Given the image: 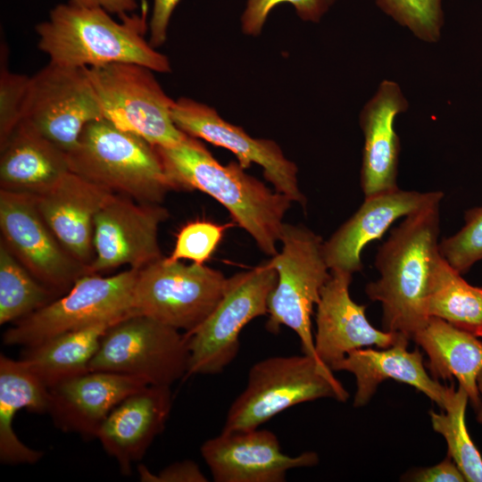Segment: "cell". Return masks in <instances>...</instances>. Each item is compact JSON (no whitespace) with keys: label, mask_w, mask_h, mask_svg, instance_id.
<instances>
[{"label":"cell","mask_w":482,"mask_h":482,"mask_svg":"<svg viewBox=\"0 0 482 482\" xmlns=\"http://www.w3.org/2000/svg\"><path fill=\"white\" fill-rule=\"evenodd\" d=\"M155 148L172 190L211 195L263 253H278L283 219L293 203L287 195L245 173L238 162L222 165L198 138L185 135L176 145Z\"/></svg>","instance_id":"6da1fadb"},{"label":"cell","mask_w":482,"mask_h":482,"mask_svg":"<svg viewBox=\"0 0 482 482\" xmlns=\"http://www.w3.org/2000/svg\"><path fill=\"white\" fill-rule=\"evenodd\" d=\"M440 203L403 218L379 246V278L365 292L382 306V326L411 339L428 322L427 296L434 262L440 253Z\"/></svg>","instance_id":"7a4b0ae2"},{"label":"cell","mask_w":482,"mask_h":482,"mask_svg":"<svg viewBox=\"0 0 482 482\" xmlns=\"http://www.w3.org/2000/svg\"><path fill=\"white\" fill-rule=\"evenodd\" d=\"M147 4L141 12L117 21L101 7L60 4L49 19L36 26L37 47L50 62L74 67H96L116 62L137 63L154 71L170 72L169 58L145 37Z\"/></svg>","instance_id":"3957f363"},{"label":"cell","mask_w":482,"mask_h":482,"mask_svg":"<svg viewBox=\"0 0 482 482\" xmlns=\"http://www.w3.org/2000/svg\"><path fill=\"white\" fill-rule=\"evenodd\" d=\"M67 154L71 171L139 203L161 204L172 190L156 148L104 118L87 123Z\"/></svg>","instance_id":"277c9868"},{"label":"cell","mask_w":482,"mask_h":482,"mask_svg":"<svg viewBox=\"0 0 482 482\" xmlns=\"http://www.w3.org/2000/svg\"><path fill=\"white\" fill-rule=\"evenodd\" d=\"M320 398H348L328 366L305 353L266 358L249 370L245 388L230 405L222 431L258 428L288 408Z\"/></svg>","instance_id":"5b68a950"},{"label":"cell","mask_w":482,"mask_h":482,"mask_svg":"<svg viewBox=\"0 0 482 482\" xmlns=\"http://www.w3.org/2000/svg\"><path fill=\"white\" fill-rule=\"evenodd\" d=\"M280 252L267 263L278 273L268 299V331L277 334L286 326L298 336L303 353L317 360L312 333L313 307L331 272L325 259L321 237L306 227L283 224Z\"/></svg>","instance_id":"8992f818"},{"label":"cell","mask_w":482,"mask_h":482,"mask_svg":"<svg viewBox=\"0 0 482 482\" xmlns=\"http://www.w3.org/2000/svg\"><path fill=\"white\" fill-rule=\"evenodd\" d=\"M137 269L112 276L86 274L71 288L3 334L7 345L30 347L55 336L130 315Z\"/></svg>","instance_id":"52a82bcc"},{"label":"cell","mask_w":482,"mask_h":482,"mask_svg":"<svg viewBox=\"0 0 482 482\" xmlns=\"http://www.w3.org/2000/svg\"><path fill=\"white\" fill-rule=\"evenodd\" d=\"M226 281L222 272L204 264L162 257L138 270L130 315L147 316L189 335L214 310Z\"/></svg>","instance_id":"ba28073f"},{"label":"cell","mask_w":482,"mask_h":482,"mask_svg":"<svg viewBox=\"0 0 482 482\" xmlns=\"http://www.w3.org/2000/svg\"><path fill=\"white\" fill-rule=\"evenodd\" d=\"M188 336L144 315H129L104 333L89 371L133 377L147 385L169 386L187 378Z\"/></svg>","instance_id":"9c48e42d"},{"label":"cell","mask_w":482,"mask_h":482,"mask_svg":"<svg viewBox=\"0 0 482 482\" xmlns=\"http://www.w3.org/2000/svg\"><path fill=\"white\" fill-rule=\"evenodd\" d=\"M278 273L267 262L227 278L221 299L188 336L189 361L187 378L217 374L237 357L242 329L253 319L268 314V299Z\"/></svg>","instance_id":"30bf717a"},{"label":"cell","mask_w":482,"mask_h":482,"mask_svg":"<svg viewBox=\"0 0 482 482\" xmlns=\"http://www.w3.org/2000/svg\"><path fill=\"white\" fill-rule=\"evenodd\" d=\"M151 69L128 62L87 67L103 117L155 147L171 146L185 133L171 118L170 98Z\"/></svg>","instance_id":"8fae6325"},{"label":"cell","mask_w":482,"mask_h":482,"mask_svg":"<svg viewBox=\"0 0 482 482\" xmlns=\"http://www.w3.org/2000/svg\"><path fill=\"white\" fill-rule=\"evenodd\" d=\"M102 118L87 67L49 62L30 77L23 120L67 154L84 127Z\"/></svg>","instance_id":"7c38bea8"},{"label":"cell","mask_w":482,"mask_h":482,"mask_svg":"<svg viewBox=\"0 0 482 482\" xmlns=\"http://www.w3.org/2000/svg\"><path fill=\"white\" fill-rule=\"evenodd\" d=\"M0 231L1 241L14 257L58 296L89 274L48 227L35 195L0 189Z\"/></svg>","instance_id":"4fadbf2b"},{"label":"cell","mask_w":482,"mask_h":482,"mask_svg":"<svg viewBox=\"0 0 482 482\" xmlns=\"http://www.w3.org/2000/svg\"><path fill=\"white\" fill-rule=\"evenodd\" d=\"M168 218L169 211L161 204L139 203L112 193L95 220V260L89 274L123 265L140 270L164 257L158 229Z\"/></svg>","instance_id":"5bb4252c"},{"label":"cell","mask_w":482,"mask_h":482,"mask_svg":"<svg viewBox=\"0 0 482 482\" xmlns=\"http://www.w3.org/2000/svg\"><path fill=\"white\" fill-rule=\"evenodd\" d=\"M176 127L187 136L204 139L232 152L243 169L256 163L274 189L292 202L305 204L297 179V166L270 139L253 138L241 127L223 120L212 107L187 97H180L171 106Z\"/></svg>","instance_id":"9a60e30c"},{"label":"cell","mask_w":482,"mask_h":482,"mask_svg":"<svg viewBox=\"0 0 482 482\" xmlns=\"http://www.w3.org/2000/svg\"><path fill=\"white\" fill-rule=\"evenodd\" d=\"M201 454L215 482H284L288 470L316 465L319 456L285 454L267 429L221 433L203 443Z\"/></svg>","instance_id":"2e32d148"},{"label":"cell","mask_w":482,"mask_h":482,"mask_svg":"<svg viewBox=\"0 0 482 482\" xmlns=\"http://www.w3.org/2000/svg\"><path fill=\"white\" fill-rule=\"evenodd\" d=\"M443 197L442 191L419 192L399 187L365 197L359 209L323 244L330 271H361V254L369 243L381 238L396 220L441 203Z\"/></svg>","instance_id":"e0dca14e"},{"label":"cell","mask_w":482,"mask_h":482,"mask_svg":"<svg viewBox=\"0 0 482 482\" xmlns=\"http://www.w3.org/2000/svg\"><path fill=\"white\" fill-rule=\"evenodd\" d=\"M317 303L314 347L317 357L329 368L351 351L362 346L387 348L402 335L378 330L367 320L366 306L350 296L353 274L331 270Z\"/></svg>","instance_id":"ac0fdd59"},{"label":"cell","mask_w":482,"mask_h":482,"mask_svg":"<svg viewBox=\"0 0 482 482\" xmlns=\"http://www.w3.org/2000/svg\"><path fill=\"white\" fill-rule=\"evenodd\" d=\"M112 193L69 171L49 190L35 195L48 227L87 271L95 260V220Z\"/></svg>","instance_id":"d6986e66"},{"label":"cell","mask_w":482,"mask_h":482,"mask_svg":"<svg viewBox=\"0 0 482 482\" xmlns=\"http://www.w3.org/2000/svg\"><path fill=\"white\" fill-rule=\"evenodd\" d=\"M172 406L169 386L147 385L117 404L101 425L96 438L123 475L145 454L162 432Z\"/></svg>","instance_id":"ffe728a7"},{"label":"cell","mask_w":482,"mask_h":482,"mask_svg":"<svg viewBox=\"0 0 482 482\" xmlns=\"http://www.w3.org/2000/svg\"><path fill=\"white\" fill-rule=\"evenodd\" d=\"M145 386L144 381L133 377L88 371L50 388L47 412L61 430L87 438L96 437L112 410Z\"/></svg>","instance_id":"44dd1931"},{"label":"cell","mask_w":482,"mask_h":482,"mask_svg":"<svg viewBox=\"0 0 482 482\" xmlns=\"http://www.w3.org/2000/svg\"><path fill=\"white\" fill-rule=\"evenodd\" d=\"M407 107L399 85L384 80L361 112L364 137L361 186L365 197L398 188L400 141L395 120Z\"/></svg>","instance_id":"7402d4cb"},{"label":"cell","mask_w":482,"mask_h":482,"mask_svg":"<svg viewBox=\"0 0 482 482\" xmlns=\"http://www.w3.org/2000/svg\"><path fill=\"white\" fill-rule=\"evenodd\" d=\"M409 339L402 334L393 345L385 350L360 348L351 351L330 367L332 371L345 370L354 375L355 407L365 405L382 381L395 379L417 388L441 407L442 411L445 410L454 387L444 386L436 378L429 377L420 351L407 350Z\"/></svg>","instance_id":"603a6c76"},{"label":"cell","mask_w":482,"mask_h":482,"mask_svg":"<svg viewBox=\"0 0 482 482\" xmlns=\"http://www.w3.org/2000/svg\"><path fill=\"white\" fill-rule=\"evenodd\" d=\"M69 171L67 153L25 120L0 145L1 189L39 195Z\"/></svg>","instance_id":"cb8c5ba5"},{"label":"cell","mask_w":482,"mask_h":482,"mask_svg":"<svg viewBox=\"0 0 482 482\" xmlns=\"http://www.w3.org/2000/svg\"><path fill=\"white\" fill-rule=\"evenodd\" d=\"M411 339L428 355L431 375L436 379L455 378L473 407L479 410L478 377L482 370V341L437 317H430Z\"/></svg>","instance_id":"d4e9b609"},{"label":"cell","mask_w":482,"mask_h":482,"mask_svg":"<svg viewBox=\"0 0 482 482\" xmlns=\"http://www.w3.org/2000/svg\"><path fill=\"white\" fill-rule=\"evenodd\" d=\"M49 389L20 360L0 356V461L3 464H35L43 453L23 444L13 430L16 412H47Z\"/></svg>","instance_id":"484cf974"},{"label":"cell","mask_w":482,"mask_h":482,"mask_svg":"<svg viewBox=\"0 0 482 482\" xmlns=\"http://www.w3.org/2000/svg\"><path fill=\"white\" fill-rule=\"evenodd\" d=\"M115 322H103L66 332L26 347L21 360L48 388L89 371L106 330Z\"/></svg>","instance_id":"4316f807"},{"label":"cell","mask_w":482,"mask_h":482,"mask_svg":"<svg viewBox=\"0 0 482 482\" xmlns=\"http://www.w3.org/2000/svg\"><path fill=\"white\" fill-rule=\"evenodd\" d=\"M426 307L428 317L482 337V287L469 284L441 253L433 265Z\"/></svg>","instance_id":"83f0119b"},{"label":"cell","mask_w":482,"mask_h":482,"mask_svg":"<svg viewBox=\"0 0 482 482\" xmlns=\"http://www.w3.org/2000/svg\"><path fill=\"white\" fill-rule=\"evenodd\" d=\"M59 297L0 241V324L14 323Z\"/></svg>","instance_id":"f1b7e54d"},{"label":"cell","mask_w":482,"mask_h":482,"mask_svg":"<svg viewBox=\"0 0 482 482\" xmlns=\"http://www.w3.org/2000/svg\"><path fill=\"white\" fill-rule=\"evenodd\" d=\"M467 392L453 389L441 413L430 411L433 428L447 444L448 455L453 460L469 482H482V458L469 435L465 411L469 401Z\"/></svg>","instance_id":"f546056e"},{"label":"cell","mask_w":482,"mask_h":482,"mask_svg":"<svg viewBox=\"0 0 482 482\" xmlns=\"http://www.w3.org/2000/svg\"><path fill=\"white\" fill-rule=\"evenodd\" d=\"M378 6L417 37L436 42L443 26L441 0H377Z\"/></svg>","instance_id":"4dcf8cb0"},{"label":"cell","mask_w":482,"mask_h":482,"mask_svg":"<svg viewBox=\"0 0 482 482\" xmlns=\"http://www.w3.org/2000/svg\"><path fill=\"white\" fill-rule=\"evenodd\" d=\"M439 251L461 274L482 260V206L465 212L462 228L439 242Z\"/></svg>","instance_id":"1f68e13d"},{"label":"cell","mask_w":482,"mask_h":482,"mask_svg":"<svg viewBox=\"0 0 482 482\" xmlns=\"http://www.w3.org/2000/svg\"><path fill=\"white\" fill-rule=\"evenodd\" d=\"M0 145L23 120L30 77L11 71L8 50L2 43L0 53Z\"/></svg>","instance_id":"d6a6232c"},{"label":"cell","mask_w":482,"mask_h":482,"mask_svg":"<svg viewBox=\"0 0 482 482\" xmlns=\"http://www.w3.org/2000/svg\"><path fill=\"white\" fill-rule=\"evenodd\" d=\"M228 226L207 220L188 222L179 232L175 247L167 259H186L204 264L217 248Z\"/></svg>","instance_id":"836d02e7"},{"label":"cell","mask_w":482,"mask_h":482,"mask_svg":"<svg viewBox=\"0 0 482 482\" xmlns=\"http://www.w3.org/2000/svg\"><path fill=\"white\" fill-rule=\"evenodd\" d=\"M283 3L293 4L298 16L310 21H319L329 6L326 0H248L241 17L243 32L259 35L269 13Z\"/></svg>","instance_id":"e575fe53"},{"label":"cell","mask_w":482,"mask_h":482,"mask_svg":"<svg viewBox=\"0 0 482 482\" xmlns=\"http://www.w3.org/2000/svg\"><path fill=\"white\" fill-rule=\"evenodd\" d=\"M138 477L143 482H206L207 478L193 461L185 460L168 465L154 474L145 466L137 467Z\"/></svg>","instance_id":"d590c367"},{"label":"cell","mask_w":482,"mask_h":482,"mask_svg":"<svg viewBox=\"0 0 482 482\" xmlns=\"http://www.w3.org/2000/svg\"><path fill=\"white\" fill-rule=\"evenodd\" d=\"M180 0H154V9L149 23L152 46H162L167 37V29L170 16Z\"/></svg>","instance_id":"8d00e7d4"},{"label":"cell","mask_w":482,"mask_h":482,"mask_svg":"<svg viewBox=\"0 0 482 482\" xmlns=\"http://www.w3.org/2000/svg\"><path fill=\"white\" fill-rule=\"evenodd\" d=\"M410 478L419 482L466 481L464 475L449 455L437 465L415 471Z\"/></svg>","instance_id":"74e56055"},{"label":"cell","mask_w":482,"mask_h":482,"mask_svg":"<svg viewBox=\"0 0 482 482\" xmlns=\"http://www.w3.org/2000/svg\"><path fill=\"white\" fill-rule=\"evenodd\" d=\"M71 3L84 7H101L110 13L120 17L134 12L138 4L137 0H70Z\"/></svg>","instance_id":"f35d334b"},{"label":"cell","mask_w":482,"mask_h":482,"mask_svg":"<svg viewBox=\"0 0 482 482\" xmlns=\"http://www.w3.org/2000/svg\"><path fill=\"white\" fill-rule=\"evenodd\" d=\"M478 387L480 397H481V405L479 408L478 420L482 422V370L480 371L478 377Z\"/></svg>","instance_id":"ab89813d"},{"label":"cell","mask_w":482,"mask_h":482,"mask_svg":"<svg viewBox=\"0 0 482 482\" xmlns=\"http://www.w3.org/2000/svg\"><path fill=\"white\" fill-rule=\"evenodd\" d=\"M328 2V4L330 5L331 4L334 3L335 0H326Z\"/></svg>","instance_id":"60d3db41"}]
</instances>
